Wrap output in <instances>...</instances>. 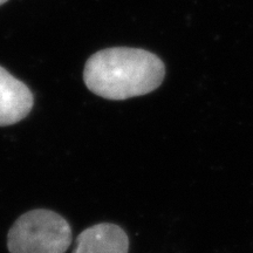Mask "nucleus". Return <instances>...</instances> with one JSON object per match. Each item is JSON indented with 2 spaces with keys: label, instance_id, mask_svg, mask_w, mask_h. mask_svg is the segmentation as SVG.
<instances>
[{
  "label": "nucleus",
  "instance_id": "nucleus-1",
  "mask_svg": "<svg viewBox=\"0 0 253 253\" xmlns=\"http://www.w3.org/2000/svg\"><path fill=\"white\" fill-rule=\"evenodd\" d=\"M166 67L153 53L138 48L102 49L87 60L84 80L88 89L107 100H126L157 89Z\"/></svg>",
  "mask_w": 253,
  "mask_h": 253
},
{
  "label": "nucleus",
  "instance_id": "nucleus-2",
  "mask_svg": "<svg viewBox=\"0 0 253 253\" xmlns=\"http://www.w3.org/2000/svg\"><path fill=\"white\" fill-rule=\"evenodd\" d=\"M72 243V229L60 214L46 209L28 211L8 232L11 253H65Z\"/></svg>",
  "mask_w": 253,
  "mask_h": 253
},
{
  "label": "nucleus",
  "instance_id": "nucleus-3",
  "mask_svg": "<svg viewBox=\"0 0 253 253\" xmlns=\"http://www.w3.org/2000/svg\"><path fill=\"white\" fill-rule=\"evenodd\" d=\"M33 101L26 84L0 66V126L24 120L32 110Z\"/></svg>",
  "mask_w": 253,
  "mask_h": 253
},
{
  "label": "nucleus",
  "instance_id": "nucleus-4",
  "mask_svg": "<svg viewBox=\"0 0 253 253\" xmlns=\"http://www.w3.org/2000/svg\"><path fill=\"white\" fill-rule=\"evenodd\" d=\"M128 236L119 225L101 223L79 235L73 253H128Z\"/></svg>",
  "mask_w": 253,
  "mask_h": 253
},
{
  "label": "nucleus",
  "instance_id": "nucleus-5",
  "mask_svg": "<svg viewBox=\"0 0 253 253\" xmlns=\"http://www.w3.org/2000/svg\"><path fill=\"white\" fill-rule=\"evenodd\" d=\"M7 1V0H0V5H2V4H5V2Z\"/></svg>",
  "mask_w": 253,
  "mask_h": 253
}]
</instances>
